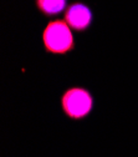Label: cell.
Here are the masks:
<instances>
[{"mask_svg":"<svg viewBox=\"0 0 138 157\" xmlns=\"http://www.w3.org/2000/svg\"><path fill=\"white\" fill-rule=\"evenodd\" d=\"M45 49L51 54H66L75 48V40L69 24L64 20L50 21L43 33Z\"/></svg>","mask_w":138,"mask_h":157,"instance_id":"obj_1","label":"cell"},{"mask_svg":"<svg viewBox=\"0 0 138 157\" xmlns=\"http://www.w3.org/2000/svg\"><path fill=\"white\" fill-rule=\"evenodd\" d=\"M35 4L45 16H55L66 10L67 0H35Z\"/></svg>","mask_w":138,"mask_h":157,"instance_id":"obj_4","label":"cell"},{"mask_svg":"<svg viewBox=\"0 0 138 157\" xmlns=\"http://www.w3.org/2000/svg\"><path fill=\"white\" fill-rule=\"evenodd\" d=\"M61 106L66 116L72 120H81L90 115L93 107L92 95L82 87L69 89L61 97Z\"/></svg>","mask_w":138,"mask_h":157,"instance_id":"obj_2","label":"cell"},{"mask_svg":"<svg viewBox=\"0 0 138 157\" xmlns=\"http://www.w3.org/2000/svg\"><path fill=\"white\" fill-rule=\"evenodd\" d=\"M65 21L76 31H86L93 21V13L91 8L81 2L69 5L65 10Z\"/></svg>","mask_w":138,"mask_h":157,"instance_id":"obj_3","label":"cell"}]
</instances>
